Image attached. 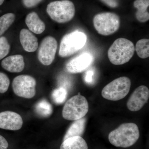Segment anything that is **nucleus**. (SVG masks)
<instances>
[{
  "label": "nucleus",
  "mask_w": 149,
  "mask_h": 149,
  "mask_svg": "<svg viewBox=\"0 0 149 149\" xmlns=\"http://www.w3.org/2000/svg\"><path fill=\"white\" fill-rule=\"evenodd\" d=\"M57 42L53 37L48 36L43 39L38 53V58L42 64L49 65L54 60L57 49Z\"/></svg>",
  "instance_id": "obj_9"
},
{
  "label": "nucleus",
  "mask_w": 149,
  "mask_h": 149,
  "mask_svg": "<svg viewBox=\"0 0 149 149\" xmlns=\"http://www.w3.org/2000/svg\"><path fill=\"white\" fill-rule=\"evenodd\" d=\"M25 23L29 30L36 34H42L45 31L46 26L36 13H30L26 16Z\"/></svg>",
  "instance_id": "obj_15"
},
{
  "label": "nucleus",
  "mask_w": 149,
  "mask_h": 149,
  "mask_svg": "<svg viewBox=\"0 0 149 149\" xmlns=\"http://www.w3.org/2000/svg\"><path fill=\"white\" fill-rule=\"evenodd\" d=\"M5 0H0V6L3 3Z\"/></svg>",
  "instance_id": "obj_30"
},
{
  "label": "nucleus",
  "mask_w": 149,
  "mask_h": 149,
  "mask_svg": "<svg viewBox=\"0 0 149 149\" xmlns=\"http://www.w3.org/2000/svg\"><path fill=\"white\" fill-rule=\"evenodd\" d=\"M149 6V0H136L134 1V7L137 9L136 13V18L140 22H145L148 21Z\"/></svg>",
  "instance_id": "obj_16"
},
{
  "label": "nucleus",
  "mask_w": 149,
  "mask_h": 149,
  "mask_svg": "<svg viewBox=\"0 0 149 149\" xmlns=\"http://www.w3.org/2000/svg\"><path fill=\"white\" fill-rule=\"evenodd\" d=\"M135 50L138 56L141 58L145 59L149 57V39H143L139 40L136 43Z\"/></svg>",
  "instance_id": "obj_20"
},
{
  "label": "nucleus",
  "mask_w": 149,
  "mask_h": 149,
  "mask_svg": "<svg viewBox=\"0 0 149 149\" xmlns=\"http://www.w3.org/2000/svg\"><path fill=\"white\" fill-rule=\"evenodd\" d=\"M120 19L116 13H102L96 15L93 19V24L99 34L109 36L116 32L120 25Z\"/></svg>",
  "instance_id": "obj_7"
},
{
  "label": "nucleus",
  "mask_w": 149,
  "mask_h": 149,
  "mask_svg": "<svg viewBox=\"0 0 149 149\" xmlns=\"http://www.w3.org/2000/svg\"><path fill=\"white\" fill-rule=\"evenodd\" d=\"M10 84L9 78L6 74L0 72V93H4L8 90Z\"/></svg>",
  "instance_id": "obj_24"
},
{
  "label": "nucleus",
  "mask_w": 149,
  "mask_h": 149,
  "mask_svg": "<svg viewBox=\"0 0 149 149\" xmlns=\"http://www.w3.org/2000/svg\"><path fill=\"white\" fill-rule=\"evenodd\" d=\"M131 84V81L128 77H119L104 87L102 95L109 100L116 101L122 100L129 93Z\"/></svg>",
  "instance_id": "obj_6"
},
{
  "label": "nucleus",
  "mask_w": 149,
  "mask_h": 149,
  "mask_svg": "<svg viewBox=\"0 0 149 149\" xmlns=\"http://www.w3.org/2000/svg\"><path fill=\"white\" fill-rule=\"evenodd\" d=\"M86 120L84 118L75 120L67 131L63 141L70 137L82 136L85 131Z\"/></svg>",
  "instance_id": "obj_18"
},
{
  "label": "nucleus",
  "mask_w": 149,
  "mask_h": 149,
  "mask_svg": "<svg viewBox=\"0 0 149 149\" xmlns=\"http://www.w3.org/2000/svg\"><path fill=\"white\" fill-rule=\"evenodd\" d=\"M60 149H88V148L87 143L81 136H74L64 140Z\"/></svg>",
  "instance_id": "obj_17"
},
{
  "label": "nucleus",
  "mask_w": 149,
  "mask_h": 149,
  "mask_svg": "<svg viewBox=\"0 0 149 149\" xmlns=\"http://www.w3.org/2000/svg\"><path fill=\"white\" fill-rule=\"evenodd\" d=\"M15 19V15L12 13L4 15L0 17V36L10 27Z\"/></svg>",
  "instance_id": "obj_21"
},
{
  "label": "nucleus",
  "mask_w": 149,
  "mask_h": 149,
  "mask_svg": "<svg viewBox=\"0 0 149 149\" xmlns=\"http://www.w3.org/2000/svg\"><path fill=\"white\" fill-rule=\"evenodd\" d=\"M104 3L112 8H115L118 6V0H101Z\"/></svg>",
  "instance_id": "obj_28"
},
{
  "label": "nucleus",
  "mask_w": 149,
  "mask_h": 149,
  "mask_svg": "<svg viewBox=\"0 0 149 149\" xmlns=\"http://www.w3.org/2000/svg\"><path fill=\"white\" fill-rule=\"evenodd\" d=\"M1 66L4 69L11 72H21L24 68L23 56L15 55L4 59L1 62Z\"/></svg>",
  "instance_id": "obj_13"
},
{
  "label": "nucleus",
  "mask_w": 149,
  "mask_h": 149,
  "mask_svg": "<svg viewBox=\"0 0 149 149\" xmlns=\"http://www.w3.org/2000/svg\"><path fill=\"white\" fill-rule=\"evenodd\" d=\"M8 147V142L3 136L0 135V149H7Z\"/></svg>",
  "instance_id": "obj_29"
},
{
  "label": "nucleus",
  "mask_w": 149,
  "mask_h": 149,
  "mask_svg": "<svg viewBox=\"0 0 149 149\" xmlns=\"http://www.w3.org/2000/svg\"><path fill=\"white\" fill-rule=\"evenodd\" d=\"M88 110L89 105L87 99L79 93L65 104L62 111L63 117L67 120H78L84 117Z\"/></svg>",
  "instance_id": "obj_4"
},
{
  "label": "nucleus",
  "mask_w": 149,
  "mask_h": 149,
  "mask_svg": "<svg viewBox=\"0 0 149 149\" xmlns=\"http://www.w3.org/2000/svg\"><path fill=\"white\" fill-rule=\"evenodd\" d=\"M93 56L90 53L84 52L72 59L66 65L65 68L70 73H80L85 70L93 62Z\"/></svg>",
  "instance_id": "obj_11"
},
{
  "label": "nucleus",
  "mask_w": 149,
  "mask_h": 149,
  "mask_svg": "<svg viewBox=\"0 0 149 149\" xmlns=\"http://www.w3.org/2000/svg\"><path fill=\"white\" fill-rule=\"evenodd\" d=\"M135 51V47L132 42L125 38H118L109 49L108 56L113 64L121 65L131 59Z\"/></svg>",
  "instance_id": "obj_2"
},
{
  "label": "nucleus",
  "mask_w": 149,
  "mask_h": 149,
  "mask_svg": "<svg viewBox=\"0 0 149 149\" xmlns=\"http://www.w3.org/2000/svg\"><path fill=\"white\" fill-rule=\"evenodd\" d=\"M59 83L60 85V87L64 88L66 90L70 89V87H71V83H70V81L68 80V79H67V78L65 77L61 78L59 79Z\"/></svg>",
  "instance_id": "obj_26"
},
{
  "label": "nucleus",
  "mask_w": 149,
  "mask_h": 149,
  "mask_svg": "<svg viewBox=\"0 0 149 149\" xmlns=\"http://www.w3.org/2000/svg\"><path fill=\"white\" fill-rule=\"evenodd\" d=\"M35 111L40 116L47 118L50 116L52 113L53 108L52 105L47 101L42 100L36 104Z\"/></svg>",
  "instance_id": "obj_19"
},
{
  "label": "nucleus",
  "mask_w": 149,
  "mask_h": 149,
  "mask_svg": "<svg viewBox=\"0 0 149 149\" xmlns=\"http://www.w3.org/2000/svg\"><path fill=\"white\" fill-rule=\"evenodd\" d=\"M47 13L53 20L59 23L68 22L75 15V7L69 0L52 2L48 5Z\"/></svg>",
  "instance_id": "obj_3"
},
{
  "label": "nucleus",
  "mask_w": 149,
  "mask_h": 149,
  "mask_svg": "<svg viewBox=\"0 0 149 149\" xmlns=\"http://www.w3.org/2000/svg\"><path fill=\"white\" fill-rule=\"evenodd\" d=\"M23 125L22 118L18 113L11 111L0 113V128L5 130H17Z\"/></svg>",
  "instance_id": "obj_12"
},
{
  "label": "nucleus",
  "mask_w": 149,
  "mask_h": 149,
  "mask_svg": "<svg viewBox=\"0 0 149 149\" xmlns=\"http://www.w3.org/2000/svg\"><path fill=\"white\" fill-rule=\"evenodd\" d=\"M10 50V45L6 37H0V60L8 54Z\"/></svg>",
  "instance_id": "obj_23"
},
{
  "label": "nucleus",
  "mask_w": 149,
  "mask_h": 149,
  "mask_svg": "<svg viewBox=\"0 0 149 149\" xmlns=\"http://www.w3.org/2000/svg\"><path fill=\"white\" fill-rule=\"evenodd\" d=\"M149 98V90L148 87L145 85L139 86L129 98L127 102V107L130 111H138L147 103Z\"/></svg>",
  "instance_id": "obj_10"
},
{
  "label": "nucleus",
  "mask_w": 149,
  "mask_h": 149,
  "mask_svg": "<svg viewBox=\"0 0 149 149\" xmlns=\"http://www.w3.org/2000/svg\"><path fill=\"white\" fill-rule=\"evenodd\" d=\"M94 72L93 70H90L85 73L84 80L86 83L91 84L93 81Z\"/></svg>",
  "instance_id": "obj_27"
},
{
  "label": "nucleus",
  "mask_w": 149,
  "mask_h": 149,
  "mask_svg": "<svg viewBox=\"0 0 149 149\" xmlns=\"http://www.w3.org/2000/svg\"><path fill=\"white\" fill-rule=\"evenodd\" d=\"M67 95V90L62 87H59L53 91L52 97L55 103L60 104L65 101Z\"/></svg>",
  "instance_id": "obj_22"
},
{
  "label": "nucleus",
  "mask_w": 149,
  "mask_h": 149,
  "mask_svg": "<svg viewBox=\"0 0 149 149\" xmlns=\"http://www.w3.org/2000/svg\"><path fill=\"white\" fill-rule=\"evenodd\" d=\"M36 80L29 75H19L13 79L12 87L15 94L21 97L31 99L36 94Z\"/></svg>",
  "instance_id": "obj_8"
},
{
  "label": "nucleus",
  "mask_w": 149,
  "mask_h": 149,
  "mask_svg": "<svg viewBox=\"0 0 149 149\" xmlns=\"http://www.w3.org/2000/svg\"><path fill=\"white\" fill-rule=\"evenodd\" d=\"M87 37L85 33L75 31L64 35L61 42L59 55L62 57L72 55L85 45Z\"/></svg>",
  "instance_id": "obj_5"
},
{
  "label": "nucleus",
  "mask_w": 149,
  "mask_h": 149,
  "mask_svg": "<svg viewBox=\"0 0 149 149\" xmlns=\"http://www.w3.org/2000/svg\"><path fill=\"white\" fill-rule=\"evenodd\" d=\"M19 40L23 49L27 52H33L38 47L37 37L28 29H23L19 33Z\"/></svg>",
  "instance_id": "obj_14"
},
{
  "label": "nucleus",
  "mask_w": 149,
  "mask_h": 149,
  "mask_svg": "<svg viewBox=\"0 0 149 149\" xmlns=\"http://www.w3.org/2000/svg\"><path fill=\"white\" fill-rule=\"evenodd\" d=\"M138 125L133 123L121 124L110 133L108 139L110 143L117 147L128 148L136 143L140 137Z\"/></svg>",
  "instance_id": "obj_1"
},
{
  "label": "nucleus",
  "mask_w": 149,
  "mask_h": 149,
  "mask_svg": "<svg viewBox=\"0 0 149 149\" xmlns=\"http://www.w3.org/2000/svg\"><path fill=\"white\" fill-rule=\"evenodd\" d=\"M43 0H22L23 5L27 8H32L37 6Z\"/></svg>",
  "instance_id": "obj_25"
}]
</instances>
